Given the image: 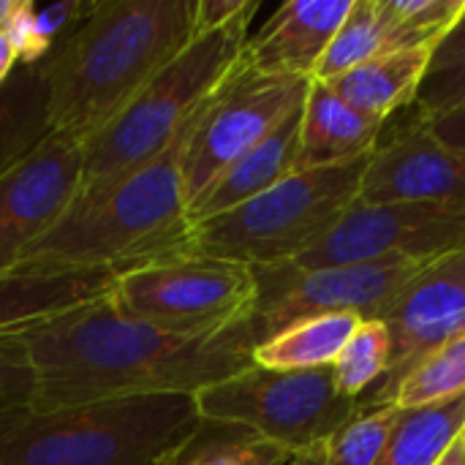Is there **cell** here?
I'll use <instances>...</instances> for the list:
<instances>
[{
	"label": "cell",
	"instance_id": "16",
	"mask_svg": "<svg viewBox=\"0 0 465 465\" xmlns=\"http://www.w3.org/2000/svg\"><path fill=\"white\" fill-rule=\"evenodd\" d=\"M117 272L27 267L0 272V338H16L101 302Z\"/></svg>",
	"mask_w": 465,
	"mask_h": 465
},
{
	"label": "cell",
	"instance_id": "7",
	"mask_svg": "<svg viewBox=\"0 0 465 465\" xmlns=\"http://www.w3.org/2000/svg\"><path fill=\"white\" fill-rule=\"evenodd\" d=\"M193 403L202 420L240 428L292 458L322 452L365 409L362 398L338 390L332 368L270 371L253 362L196 392Z\"/></svg>",
	"mask_w": 465,
	"mask_h": 465
},
{
	"label": "cell",
	"instance_id": "1",
	"mask_svg": "<svg viewBox=\"0 0 465 465\" xmlns=\"http://www.w3.org/2000/svg\"><path fill=\"white\" fill-rule=\"evenodd\" d=\"M35 409L144 395H196L253 362V322L188 335L114 313L106 297L25 335Z\"/></svg>",
	"mask_w": 465,
	"mask_h": 465
},
{
	"label": "cell",
	"instance_id": "13",
	"mask_svg": "<svg viewBox=\"0 0 465 465\" xmlns=\"http://www.w3.org/2000/svg\"><path fill=\"white\" fill-rule=\"evenodd\" d=\"M381 322L390 332V371L362 398L365 406L392 403L401 381L430 351L465 335V248L414 275Z\"/></svg>",
	"mask_w": 465,
	"mask_h": 465
},
{
	"label": "cell",
	"instance_id": "32",
	"mask_svg": "<svg viewBox=\"0 0 465 465\" xmlns=\"http://www.w3.org/2000/svg\"><path fill=\"white\" fill-rule=\"evenodd\" d=\"M259 8L256 0H196V35L199 33H210V30H221L234 25L237 19L253 16Z\"/></svg>",
	"mask_w": 465,
	"mask_h": 465
},
{
	"label": "cell",
	"instance_id": "17",
	"mask_svg": "<svg viewBox=\"0 0 465 465\" xmlns=\"http://www.w3.org/2000/svg\"><path fill=\"white\" fill-rule=\"evenodd\" d=\"M381 128L384 123L362 114L330 84L313 79L302 104L297 172L368 158L381 139Z\"/></svg>",
	"mask_w": 465,
	"mask_h": 465
},
{
	"label": "cell",
	"instance_id": "11",
	"mask_svg": "<svg viewBox=\"0 0 465 465\" xmlns=\"http://www.w3.org/2000/svg\"><path fill=\"white\" fill-rule=\"evenodd\" d=\"M465 248V207L455 204H362L346 210L338 226L305 256L300 270L362 262H436Z\"/></svg>",
	"mask_w": 465,
	"mask_h": 465
},
{
	"label": "cell",
	"instance_id": "20",
	"mask_svg": "<svg viewBox=\"0 0 465 465\" xmlns=\"http://www.w3.org/2000/svg\"><path fill=\"white\" fill-rule=\"evenodd\" d=\"M360 324L362 322L349 313H330L294 322L253 349V365L270 371L332 368Z\"/></svg>",
	"mask_w": 465,
	"mask_h": 465
},
{
	"label": "cell",
	"instance_id": "37",
	"mask_svg": "<svg viewBox=\"0 0 465 465\" xmlns=\"http://www.w3.org/2000/svg\"><path fill=\"white\" fill-rule=\"evenodd\" d=\"M11 3H14V0H0V30H3V25H5V16H8V11H11Z\"/></svg>",
	"mask_w": 465,
	"mask_h": 465
},
{
	"label": "cell",
	"instance_id": "35",
	"mask_svg": "<svg viewBox=\"0 0 465 465\" xmlns=\"http://www.w3.org/2000/svg\"><path fill=\"white\" fill-rule=\"evenodd\" d=\"M436 465H465V452L463 447H460V436H458V441L447 450V455Z\"/></svg>",
	"mask_w": 465,
	"mask_h": 465
},
{
	"label": "cell",
	"instance_id": "10",
	"mask_svg": "<svg viewBox=\"0 0 465 465\" xmlns=\"http://www.w3.org/2000/svg\"><path fill=\"white\" fill-rule=\"evenodd\" d=\"M430 262H362L343 267L300 270L294 264L256 267V346L294 322L349 313L360 322H381L398 294Z\"/></svg>",
	"mask_w": 465,
	"mask_h": 465
},
{
	"label": "cell",
	"instance_id": "23",
	"mask_svg": "<svg viewBox=\"0 0 465 465\" xmlns=\"http://www.w3.org/2000/svg\"><path fill=\"white\" fill-rule=\"evenodd\" d=\"M292 460L283 450L240 428L202 420L161 465H289Z\"/></svg>",
	"mask_w": 465,
	"mask_h": 465
},
{
	"label": "cell",
	"instance_id": "27",
	"mask_svg": "<svg viewBox=\"0 0 465 465\" xmlns=\"http://www.w3.org/2000/svg\"><path fill=\"white\" fill-rule=\"evenodd\" d=\"M379 5L387 25V52L433 49L465 11V0H379Z\"/></svg>",
	"mask_w": 465,
	"mask_h": 465
},
{
	"label": "cell",
	"instance_id": "36",
	"mask_svg": "<svg viewBox=\"0 0 465 465\" xmlns=\"http://www.w3.org/2000/svg\"><path fill=\"white\" fill-rule=\"evenodd\" d=\"M289 465H324V450L322 452H311V455H300Z\"/></svg>",
	"mask_w": 465,
	"mask_h": 465
},
{
	"label": "cell",
	"instance_id": "6",
	"mask_svg": "<svg viewBox=\"0 0 465 465\" xmlns=\"http://www.w3.org/2000/svg\"><path fill=\"white\" fill-rule=\"evenodd\" d=\"M368 158L302 169L251 202L191 226L185 253L248 267L294 264L313 251L360 196Z\"/></svg>",
	"mask_w": 465,
	"mask_h": 465
},
{
	"label": "cell",
	"instance_id": "29",
	"mask_svg": "<svg viewBox=\"0 0 465 465\" xmlns=\"http://www.w3.org/2000/svg\"><path fill=\"white\" fill-rule=\"evenodd\" d=\"M390 332L384 322H362L332 365L335 384L349 398H365L390 371Z\"/></svg>",
	"mask_w": 465,
	"mask_h": 465
},
{
	"label": "cell",
	"instance_id": "12",
	"mask_svg": "<svg viewBox=\"0 0 465 465\" xmlns=\"http://www.w3.org/2000/svg\"><path fill=\"white\" fill-rule=\"evenodd\" d=\"M84 142L49 131L25 158L0 174V272L49 234L82 191Z\"/></svg>",
	"mask_w": 465,
	"mask_h": 465
},
{
	"label": "cell",
	"instance_id": "5",
	"mask_svg": "<svg viewBox=\"0 0 465 465\" xmlns=\"http://www.w3.org/2000/svg\"><path fill=\"white\" fill-rule=\"evenodd\" d=\"M251 19L199 33L114 120L84 142V174L74 207L87 204L120 177L158 158L193 123L199 109L240 65Z\"/></svg>",
	"mask_w": 465,
	"mask_h": 465
},
{
	"label": "cell",
	"instance_id": "19",
	"mask_svg": "<svg viewBox=\"0 0 465 465\" xmlns=\"http://www.w3.org/2000/svg\"><path fill=\"white\" fill-rule=\"evenodd\" d=\"M428 57L430 49L425 46L384 52L324 84H330L346 104H351L362 114L384 123L395 109L414 101Z\"/></svg>",
	"mask_w": 465,
	"mask_h": 465
},
{
	"label": "cell",
	"instance_id": "25",
	"mask_svg": "<svg viewBox=\"0 0 465 465\" xmlns=\"http://www.w3.org/2000/svg\"><path fill=\"white\" fill-rule=\"evenodd\" d=\"M414 104L425 120L447 117L465 106V11L433 44Z\"/></svg>",
	"mask_w": 465,
	"mask_h": 465
},
{
	"label": "cell",
	"instance_id": "2",
	"mask_svg": "<svg viewBox=\"0 0 465 465\" xmlns=\"http://www.w3.org/2000/svg\"><path fill=\"white\" fill-rule=\"evenodd\" d=\"M196 0H93L90 14L35 65L49 131L82 142L196 38Z\"/></svg>",
	"mask_w": 465,
	"mask_h": 465
},
{
	"label": "cell",
	"instance_id": "26",
	"mask_svg": "<svg viewBox=\"0 0 465 465\" xmlns=\"http://www.w3.org/2000/svg\"><path fill=\"white\" fill-rule=\"evenodd\" d=\"M387 52V25L379 0H354L351 14L335 33L322 63L316 65V82H332L357 65Z\"/></svg>",
	"mask_w": 465,
	"mask_h": 465
},
{
	"label": "cell",
	"instance_id": "21",
	"mask_svg": "<svg viewBox=\"0 0 465 465\" xmlns=\"http://www.w3.org/2000/svg\"><path fill=\"white\" fill-rule=\"evenodd\" d=\"M463 428L465 395L420 409H401L379 465H436Z\"/></svg>",
	"mask_w": 465,
	"mask_h": 465
},
{
	"label": "cell",
	"instance_id": "38",
	"mask_svg": "<svg viewBox=\"0 0 465 465\" xmlns=\"http://www.w3.org/2000/svg\"><path fill=\"white\" fill-rule=\"evenodd\" d=\"M460 447H463V452H465V428H463V433H460Z\"/></svg>",
	"mask_w": 465,
	"mask_h": 465
},
{
	"label": "cell",
	"instance_id": "30",
	"mask_svg": "<svg viewBox=\"0 0 465 465\" xmlns=\"http://www.w3.org/2000/svg\"><path fill=\"white\" fill-rule=\"evenodd\" d=\"M398 417L401 409L392 403L365 406L324 444V465H379Z\"/></svg>",
	"mask_w": 465,
	"mask_h": 465
},
{
	"label": "cell",
	"instance_id": "3",
	"mask_svg": "<svg viewBox=\"0 0 465 465\" xmlns=\"http://www.w3.org/2000/svg\"><path fill=\"white\" fill-rule=\"evenodd\" d=\"M196 117L158 158L74 207L19 264L125 272L161 256L185 253L191 221L183 153Z\"/></svg>",
	"mask_w": 465,
	"mask_h": 465
},
{
	"label": "cell",
	"instance_id": "28",
	"mask_svg": "<svg viewBox=\"0 0 465 465\" xmlns=\"http://www.w3.org/2000/svg\"><path fill=\"white\" fill-rule=\"evenodd\" d=\"M465 395V335L430 351L398 387L392 406L420 409Z\"/></svg>",
	"mask_w": 465,
	"mask_h": 465
},
{
	"label": "cell",
	"instance_id": "15",
	"mask_svg": "<svg viewBox=\"0 0 465 465\" xmlns=\"http://www.w3.org/2000/svg\"><path fill=\"white\" fill-rule=\"evenodd\" d=\"M354 0H289L256 35H248L242 60L262 74L313 79Z\"/></svg>",
	"mask_w": 465,
	"mask_h": 465
},
{
	"label": "cell",
	"instance_id": "22",
	"mask_svg": "<svg viewBox=\"0 0 465 465\" xmlns=\"http://www.w3.org/2000/svg\"><path fill=\"white\" fill-rule=\"evenodd\" d=\"M49 134L46 87L35 65H19L0 84V174Z\"/></svg>",
	"mask_w": 465,
	"mask_h": 465
},
{
	"label": "cell",
	"instance_id": "18",
	"mask_svg": "<svg viewBox=\"0 0 465 465\" xmlns=\"http://www.w3.org/2000/svg\"><path fill=\"white\" fill-rule=\"evenodd\" d=\"M305 104V101H302ZM300 120L302 106L294 109L270 136H264L256 147H251L242 158H237L202 196V202L191 210V226L218 218L253 196L270 191L275 183L297 172L300 161Z\"/></svg>",
	"mask_w": 465,
	"mask_h": 465
},
{
	"label": "cell",
	"instance_id": "8",
	"mask_svg": "<svg viewBox=\"0 0 465 465\" xmlns=\"http://www.w3.org/2000/svg\"><path fill=\"white\" fill-rule=\"evenodd\" d=\"M256 272L248 264L172 253L117 272L106 302L114 313L172 332L215 335L253 322Z\"/></svg>",
	"mask_w": 465,
	"mask_h": 465
},
{
	"label": "cell",
	"instance_id": "24",
	"mask_svg": "<svg viewBox=\"0 0 465 465\" xmlns=\"http://www.w3.org/2000/svg\"><path fill=\"white\" fill-rule=\"evenodd\" d=\"M93 8V0H60L35 5L33 0H14L5 16V35L11 38L22 65H38Z\"/></svg>",
	"mask_w": 465,
	"mask_h": 465
},
{
	"label": "cell",
	"instance_id": "31",
	"mask_svg": "<svg viewBox=\"0 0 465 465\" xmlns=\"http://www.w3.org/2000/svg\"><path fill=\"white\" fill-rule=\"evenodd\" d=\"M35 395V373L25 346L16 338H0V411L30 406Z\"/></svg>",
	"mask_w": 465,
	"mask_h": 465
},
{
	"label": "cell",
	"instance_id": "4",
	"mask_svg": "<svg viewBox=\"0 0 465 465\" xmlns=\"http://www.w3.org/2000/svg\"><path fill=\"white\" fill-rule=\"evenodd\" d=\"M202 422L193 395L0 411V465H161Z\"/></svg>",
	"mask_w": 465,
	"mask_h": 465
},
{
	"label": "cell",
	"instance_id": "14",
	"mask_svg": "<svg viewBox=\"0 0 465 465\" xmlns=\"http://www.w3.org/2000/svg\"><path fill=\"white\" fill-rule=\"evenodd\" d=\"M357 199L362 204L465 207V163L420 114L417 123L368 155Z\"/></svg>",
	"mask_w": 465,
	"mask_h": 465
},
{
	"label": "cell",
	"instance_id": "9",
	"mask_svg": "<svg viewBox=\"0 0 465 465\" xmlns=\"http://www.w3.org/2000/svg\"><path fill=\"white\" fill-rule=\"evenodd\" d=\"M313 79L253 71L245 60L202 106L183 153L188 215L213 183L302 106ZM191 221V218H188Z\"/></svg>",
	"mask_w": 465,
	"mask_h": 465
},
{
	"label": "cell",
	"instance_id": "34",
	"mask_svg": "<svg viewBox=\"0 0 465 465\" xmlns=\"http://www.w3.org/2000/svg\"><path fill=\"white\" fill-rule=\"evenodd\" d=\"M19 68V54L11 44V38L5 35V30H0V84H5Z\"/></svg>",
	"mask_w": 465,
	"mask_h": 465
},
{
	"label": "cell",
	"instance_id": "33",
	"mask_svg": "<svg viewBox=\"0 0 465 465\" xmlns=\"http://www.w3.org/2000/svg\"><path fill=\"white\" fill-rule=\"evenodd\" d=\"M433 134L460 158L465 163V106L447 114V117H439V120H428Z\"/></svg>",
	"mask_w": 465,
	"mask_h": 465
}]
</instances>
